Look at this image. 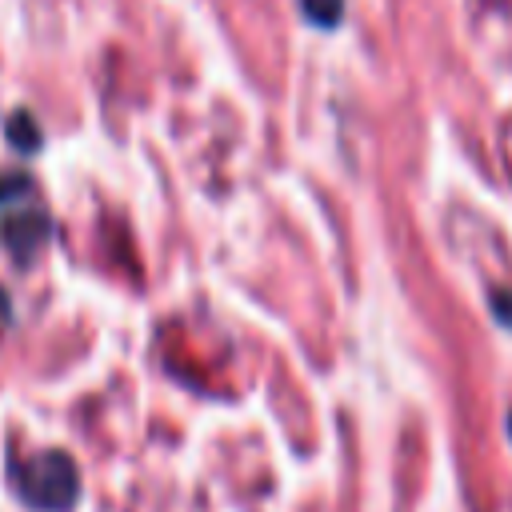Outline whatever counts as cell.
Wrapping results in <instances>:
<instances>
[{
    "mask_svg": "<svg viewBox=\"0 0 512 512\" xmlns=\"http://www.w3.org/2000/svg\"><path fill=\"white\" fill-rule=\"evenodd\" d=\"M20 500L36 512H72L80 500V472L68 452H40L12 468Z\"/></svg>",
    "mask_w": 512,
    "mask_h": 512,
    "instance_id": "6da1fadb",
    "label": "cell"
},
{
    "mask_svg": "<svg viewBox=\"0 0 512 512\" xmlns=\"http://www.w3.org/2000/svg\"><path fill=\"white\" fill-rule=\"evenodd\" d=\"M0 212H4L0 236H4L8 252H12V260L32 264V260L44 252L48 236H52V220H48V212L40 208L36 192H32V196H24V200H16V204H4Z\"/></svg>",
    "mask_w": 512,
    "mask_h": 512,
    "instance_id": "7a4b0ae2",
    "label": "cell"
},
{
    "mask_svg": "<svg viewBox=\"0 0 512 512\" xmlns=\"http://www.w3.org/2000/svg\"><path fill=\"white\" fill-rule=\"evenodd\" d=\"M8 140H12V144H16L20 152H36V148H40V132H36L32 116L16 112V116L8 120Z\"/></svg>",
    "mask_w": 512,
    "mask_h": 512,
    "instance_id": "3957f363",
    "label": "cell"
},
{
    "mask_svg": "<svg viewBox=\"0 0 512 512\" xmlns=\"http://www.w3.org/2000/svg\"><path fill=\"white\" fill-rule=\"evenodd\" d=\"M300 8L308 12V20H316L324 28L340 20V0H300Z\"/></svg>",
    "mask_w": 512,
    "mask_h": 512,
    "instance_id": "277c9868",
    "label": "cell"
},
{
    "mask_svg": "<svg viewBox=\"0 0 512 512\" xmlns=\"http://www.w3.org/2000/svg\"><path fill=\"white\" fill-rule=\"evenodd\" d=\"M492 312H500V320L512 328V296H504V292H496L492 296Z\"/></svg>",
    "mask_w": 512,
    "mask_h": 512,
    "instance_id": "5b68a950",
    "label": "cell"
},
{
    "mask_svg": "<svg viewBox=\"0 0 512 512\" xmlns=\"http://www.w3.org/2000/svg\"><path fill=\"white\" fill-rule=\"evenodd\" d=\"M8 320H12V300H8V292L0 288V328H8Z\"/></svg>",
    "mask_w": 512,
    "mask_h": 512,
    "instance_id": "8992f818",
    "label": "cell"
},
{
    "mask_svg": "<svg viewBox=\"0 0 512 512\" xmlns=\"http://www.w3.org/2000/svg\"><path fill=\"white\" fill-rule=\"evenodd\" d=\"M508 436H512V416H508Z\"/></svg>",
    "mask_w": 512,
    "mask_h": 512,
    "instance_id": "52a82bcc",
    "label": "cell"
}]
</instances>
